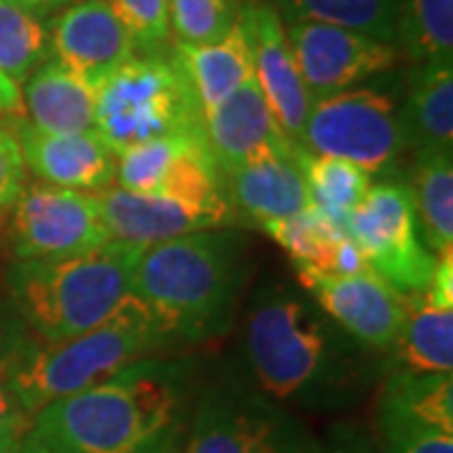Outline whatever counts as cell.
Instances as JSON below:
<instances>
[{
    "instance_id": "obj_1",
    "label": "cell",
    "mask_w": 453,
    "mask_h": 453,
    "mask_svg": "<svg viewBox=\"0 0 453 453\" xmlns=\"http://www.w3.org/2000/svg\"><path fill=\"white\" fill-rule=\"evenodd\" d=\"M189 365L144 357L31 416L26 453H179L189 426Z\"/></svg>"
},
{
    "instance_id": "obj_2",
    "label": "cell",
    "mask_w": 453,
    "mask_h": 453,
    "mask_svg": "<svg viewBox=\"0 0 453 453\" xmlns=\"http://www.w3.org/2000/svg\"><path fill=\"white\" fill-rule=\"evenodd\" d=\"M244 348L259 390L315 411L345 405L371 380V348L290 285H273L247 312Z\"/></svg>"
},
{
    "instance_id": "obj_3",
    "label": "cell",
    "mask_w": 453,
    "mask_h": 453,
    "mask_svg": "<svg viewBox=\"0 0 453 453\" xmlns=\"http://www.w3.org/2000/svg\"><path fill=\"white\" fill-rule=\"evenodd\" d=\"M250 275L237 229H204L142 250L131 295L142 300L169 348L225 335Z\"/></svg>"
},
{
    "instance_id": "obj_4",
    "label": "cell",
    "mask_w": 453,
    "mask_h": 453,
    "mask_svg": "<svg viewBox=\"0 0 453 453\" xmlns=\"http://www.w3.org/2000/svg\"><path fill=\"white\" fill-rule=\"evenodd\" d=\"M142 250L111 240L71 257L13 262L11 303L41 342L81 335L129 297Z\"/></svg>"
},
{
    "instance_id": "obj_5",
    "label": "cell",
    "mask_w": 453,
    "mask_h": 453,
    "mask_svg": "<svg viewBox=\"0 0 453 453\" xmlns=\"http://www.w3.org/2000/svg\"><path fill=\"white\" fill-rule=\"evenodd\" d=\"M169 348L149 310L129 295L96 327L56 342H31L11 368L5 386L20 408L35 416L41 408L91 388L131 363Z\"/></svg>"
},
{
    "instance_id": "obj_6",
    "label": "cell",
    "mask_w": 453,
    "mask_h": 453,
    "mask_svg": "<svg viewBox=\"0 0 453 453\" xmlns=\"http://www.w3.org/2000/svg\"><path fill=\"white\" fill-rule=\"evenodd\" d=\"M187 129H202V109L162 53L131 56L96 88L94 131L113 154Z\"/></svg>"
},
{
    "instance_id": "obj_7",
    "label": "cell",
    "mask_w": 453,
    "mask_h": 453,
    "mask_svg": "<svg viewBox=\"0 0 453 453\" xmlns=\"http://www.w3.org/2000/svg\"><path fill=\"white\" fill-rule=\"evenodd\" d=\"M303 146L356 164L371 177H390L411 149L403 101L383 86H353L312 101Z\"/></svg>"
},
{
    "instance_id": "obj_8",
    "label": "cell",
    "mask_w": 453,
    "mask_h": 453,
    "mask_svg": "<svg viewBox=\"0 0 453 453\" xmlns=\"http://www.w3.org/2000/svg\"><path fill=\"white\" fill-rule=\"evenodd\" d=\"M184 453H315L318 441L285 405L240 386H214L192 408Z\"/></svg>"
},
{
    "instance_id": "obj_9",
    "label": "cell",
    "mask_w": 453,
    "mask_h": 453,
    "mask_svg": "<svg viewBox=\"0 0 453 453\" xmlns=\"http://www.w3.org/2000/svg\"><path fill=\"white\" fill-rule=\"evenodd\" d=\"M345 226L365 265L401 297L426 290L436 257L423 242L413 195L405 181H372Z\"/></svg>"
},
{
    "instance_id": "obj_10",
    "label": "cell",
    "mask_w": 453,
    "mask_h": 453,
    "mask_svg": "<svg viewBox=\"0 0 453 453\" xmlns=\"http://www.w3.org/2000/svg\"><path fill=\"white\" fill-rule=\"evenodd\" d=\"M5 219L13 262L71 257L111 242L96 195L43 181L28 184Z\"/></svg>"
},
{
    "instance_id": "obj_11",
    "label": "cell",
    "mask_w": 453,
    "mask_h": 453,
    "mask_svg": "<svg viewBox=\"0 0 453 453\" xmlns=\"http://www.w3.org/2000/svg\"><path fill=\"white\" fill-rule=\"evenodd\" d=\"M285 33L312 101L388 73L401 61L393 43L330 23L295 20Z\"/></svg>"
},
{
    "instance_id": "obj_12",
    "label": "cell",
    "mask_w": 453,
    "mask_h": 453,
    "mask_svg": "<svg viewBox=\"0 0 453 453\" xmlns=\"http://www.w3.org/2000/svg\"><path fill=\"white\" fill-rule=\"evenodd\" d=\"M297 280L325 315L372 353H388L405 320V303L372 270L335 275L295 267Z\"/></svg>"
},
{
    "instance_id": "obj_13",
    "label": "cell",
    "mask_w": 453,
    "mask_h": 453,
    "mask_svg": "<svg viewBox=\"0 0 453 453\" xmlns=\"http://www.w3.org/2000/svg\"><path fill=\"white\" fill-rule=\"evenodd\" d=\"M240 20L252 50V81L257 83L259 94L285 136L295 144H303L312 98L295 64L285 20L277 16L273 5L265 3L242 5Z\"/></svg>"
},
{
    "instance_id": "obj_14",
    "label": "cell",
    "mask_w": 453,
    "mask_h": 453,
    "mask_svg": "<svg viewBox=\"0 0 453 453\" xmlns=\"http://www.w3.org/2000/svg\"><path fill=\"white\" fill-rule=\"evenodd\" d=\"M131 56H136L134 41L109 0H73L50 18V61L91 88H98Z\"/></svg>"
},
{
    "instance_id": "obj_15",
    "label": "cell",
    "mask_w": 453,
    "mask_h": 453,
    "mask_svg": "<svg viewBox=\"0 0 453 453\" xmlns=\"http://www.w3.org/2000/svg\"><path fill=\"white\" fill-rule=\"evenodd\" d=\"M96 196L111 240L136 247H149L192 232L225 229L234 225V217L225 211L207 210L192 202L154 192L142 195L111 187L106 192H98Z\"/></svg>"
},
{
    "instance_id": "obj_16",
    "label": "cell",
    "mask_w": 453,
    "mask_h": 453,
    "mask_svg": "<svg viewBox=\"0 0 453 453\" xmlns=\"http://www.w3.org/2000/svg\"><path fill=\"white\" fill-rule=\"evenodd\" d=\"M202 129L222 174L262 157L290 154L297 146L280 129L255 81L202 113Z\"/></svg>"
},
{
    "instance_id": "obj_17",
    "label": "cell",
    "mask_w": 453,
    "mask_h": 453,
    "mask_svg": "<svg viewBox=\"0 0 453 453\" xmlns=\"http://www.w3.org/2000/svg\"><path fill=\"white\" fill-rule=\"evenodd\" d=\"M16 136L26 166L43 184L98 195L111 189L116 154L96 131L83 134H49L18 121Z\"/></svg>"
},
{
    "instance_id": "obj_18",
    "label": "cell",
    "mask_w": 453,
    "mask_h": 453,
    "mask_svg": "<svg viewBox=\"0 0 453 453\" xmlns=\"http://www.w3.org/2000/svg\"><path fill=\"white\" fill-rule=\"evenodd\" d=\"M225 184L234 211H242L259 226L312 207L308 184L295 164V149L290 154L262 157L226 172Z\"/></svg>"
},
{
    "instance_id": "obj_19",
    "label": "cell",
    "mask_w": 453,
    "mask_h": 453,
    "mask_svg": "<svg viewBox=\"0 0 453 453\" xmlns=\"http://www.w3.org/2000/svg\"><path fill=\"white\" fill-rule=\"evenodd\" d=\"M378 428L386 441L418 431L453 434L451 372L388 371L378 398Z\"/></svg>"
},
{
    "instance_id": "obj_20",
    "label": "cell",
    "mask_w": 453,
    "mask_h": 453,
    "mask_svg": "<svg viewBox=\"0 0 453 453\" xmlns=\"http://www.w3.org/2000/svg\"><path fill=\"white\" fill-rule=\"evenodd\" d=\"M169 58L192 88L202 113L252 81V50L242 20H237L234 28L219 41L177 43Z\"/></svg>"
},
{
    "instance_id": "obj_21",
    "label": "cell",
    "mask_w": 453,
    "mask_h": 453,
    "mask_svg": "<svg viewBox=\"0 0 453 453\" xmlns=\"http://www.w3.org/2000/svg\"><path fill=\"white\" fill-rule=\"evenodd\" d=\"M262 229L288 252L295 267H310L335 275H356L371 270L356 242L350 240L348 226L315 207H308L288 219L267 222Z\"/></svg>"
},
{
    "instance_id": "obj_22",
    "label": "cell",
    "mask_w": 453,
    "mask_h": 453,
    "mask_svg": "<svg viewBox=\"0 0 453 453\" xmlns=\"http://www.w3.org/2000/svg\"><path fill=\"white\" fill-rule=\"evenodd\" d=\"M23 101L35 129L49 134H83L94 131L96 119V88L65 71L56 61L35 68L23 83Z\"/></svg>"
},
{
    "instance_id": "obj_23",
    "label": "cell",
    "mask_w": 453,
    "mask_h": 453,
    "mask_svg": "<svg viewBox=\"0 0 453 453\" xmlns=\"http://www.w3.org/2000/svg\"><path fill=\"white\" fill-rule=\"evenodd\" d=\"M403 119L413 151H453V61L413 65Z\"/></svg>"
},
{
    "instance_id": "obj_24",
    "label": "cell",
    "mask_w": 453,
    "mask_h": 453,
    "mask_svg": "<svg viewBox=\"0 0 453 453\" xmlns=\"http://www.w3.org/2000/svg\"><path fill=\"white\" fill-rule=\"evenodd\" d=\"M405 320L388 350V371L451 372L453 310L436 308L423 292L403 297Z\"/></svg>"
},
{
    "instance_id": "obj_25",
    "label": "cell",
    "mask_w": 453,
    "mask_h": 453,
    "mask_svg": "<svg viewBox=\"0 0 453 453\" xmlns=\"http://www.w3.org/2000/svg\"><path fill=\"white\" fill-rule=\"evenodd\" d=\"M411 195L426 247L434 257L453 252V151H416Z\"/></svg>"
},
{
    "instance_id": "obj_26",
    "label": "cell",
    "mask_w": 453,
    "mask_h": 453,
    "mask_svg": "<svg viewBox=\"0 0 453 453\" xmlns=\"http://www.w3.org/2000/svg\"><path fill=\"white\" fill-rule=\"evenodd\" d=\"M295 164L308 184L312 207L342 225L363 202V196L368 195L372 184V177L365 169L345 159L315 154L303 144L295 146Z\"/></svg>"
},
{
    "instance_id": "obj_27",
    "label": "cell",
    "mask_w": 453,
    "mask_h": 453,
    "mask_svg": "<svg viewBox=\"0 0 453 453\" xmlns=\"http://www.w3.org/2000/svg\"><path fill=\"white\" fill-rule=\"evenodd\" d=\"M277 16L288 23L318 20L365 33L395 46V28L403 0H275Z\"/></svg>"
},
{
    "instance_id": "obj_28",
    "label": "cell",
    "mask_w": 453,
    "mask_h": 453,
    "mask_svg": "<svg viewBox=\"0 0 453 453\" xmlns=\"http://www.w3.org/2000/svg\"><path fill=\"white\" fill-rule=\"evenodd\" d=\"M50 58V18L0 0V71L20 86Z\"/></svg>"
},
{
    "instance_id": "obj_29",
    "label": "cell",
    "mask_w": 453,
    "mask_h": 453,
    "mask_svg": "<svg viewBox=\"0 0 453 453\" xmlns=\"http://www.w3.org/2000/svg\"><path fill=\"white\" fill-rule=\"evenodd\" d=\"M395 49L408 61H453V0H403Z\"/></svg>"
},
{
    "instance_id": "obj_30",
    "label": "cell",
    "mask_w": 453,
    "mask_h": 453,
    "mask_svg": "<svg viewBox=\"0 0 453 453\" xmlns=\"http://www.w3.org/2000/svg\"><path fill=\"white\" fill-rule=\"evenodd\" d=\"M199 131L204 129L177 131V134H169L162 139H151V142L119 151L116 154V174H113L116 187L127 189V192H142V195L159 192L179 149L192 134H199Z\"/></svg>"
},
{
    "instance_id": "obj_31",
    "label": "cell",
    "mask_w": 453,
    "mask_h": 453,
    "mask_svg": "<svg viewBox=\"0 0 453 453\" xmlns=\"http://www.w3.org/2000/svg\"><path fill=\"white\" fill-rule=\"evenodd\" d=\"M240 0H169V33L177 43H211L240 20Z\"/></svg>"
},
{
    "instance_id": "obj_32",
    "label": "cell",
    "mask_w": 453,
    "mask_h": 453,
    "mask_svg": "<svg viewBox=\"0 0 453 453\" xmlns=\"http://www.w3.org/2000/svg\"><path fill=\"white\" fill-rule=\"evenodd\" d=\"M142 53H162L169 38V0H109Z\"/></svg>"
},
{
    "instance_id": "obj_33",
    "label": "cell",
    "mask_w": 453,
    "mask_h": 453,
    "mask_svg": "<svg viewBox=\"0 0 453 453\" xmlns=\"http://www.w3.org/2000/svg\"><path fill=\"white\" fill-rule=\"evenodd\" d=\"M28 187V166L20 151L16 127L0 124V222L11 214Z\"/></svg>"
},
{
    "instance_id": "obj_34",
    "label": "cell",
    "mask_w": 453,
    "mask_h": 453,
    "mask_svg": "<svg viewBox=\"0 0 453 453\" xmlns=\"http://www.w3.org/2000/svg\"><path fill=\"white\" fill-rule=\"evenodd\" d=\"M31 333L13 303H0V383H5L16 360L31 345Z\"/></svg>"
},
{
    "instance_id": "obj_35",
    "label": "cell",
    "mask_w": 453,
    "mask_h": 453,
    "mask_svg": "<svg viewBox=\"0 0 453 453\" xmlns=\"http://www.w3.org/2000/svg\"><path fill=\"white\" fill-rule=\"evenodd\" d=\"M386 453H453V434L443 431H418L386 441Z\"/></svg>"
},
{
    "instance_id": "obj_36",
    "label": "cell",
    "mask_w": 453,
    "mask_h": 453,
    "mask_svg": "<svg viewBox=\"0 0 453 453\" xmlns=\"http://www.w3.org/2000/svg\"><path fill=\"white\" fill-rule=\"evenodd\" d=\"M315 453H375L371 441L356 428H335L325 441H318Z\"/></svg>"
},
{
    "instance_id": "obj_37",
    "label": "cell",
    "mask_w": 453,
    "mask_h": 453,
    "mask_svg": "<svg viewBox=\"0 0 453 453\" xmlns=\"http://www.w3.org/2000/svg\"><path fill=\"white\" fill-rule=\"evenodd\" d=\"M26 423H31V416L20 408L11 388L0 383V431L13 428V426H26Z\"/></svg>"
},
{
    "instance_id": "obj_38",
    "label": "cell",
    "mask_w": 453,
    "mask_h": 453,
    "mask_svg": "<svg viewBox=\"0 0 453 453\" xmlns=\"http://www.w3.org/2000/svg\"><path fill=\"white\" fill-rule=\"evenodd\" d=\"M20 106H23L20 86H16L0 71V113H18Z\"/></svg>"
},
{
    "instance_id": "obj_39",
    "label": "cell",
    "mask_w": 453,
    "mask_h": 453,
    "mask_svg": "<svg viewBox=\"0 0 453 453\" xmlns=\"http://www.w3.org/2000/svg\"><path fill=\"white\" fill-rule=\"evenodd\" d=\"M28 431V423L26 426H13V428H5L0 431V453H23V438Z\"/></svg>"
},
{
    "instance_id": "obj_40",
    "label": "cell",
    "mask_w": 453,
    "mask_h": 453,
    "mask_svg": "<svg viewBox=\"0 0 453 453\" xmlns=\"http://www.w3.org/2000/svg\"><path fill=\"white\" fill-rule=\"evenodd\" d=\"M18 5H26V8H31L35 13H43V16H50V13H56V11H64L65 5H71L73 0H13Z\"/></svg>"
},
{
    "instance_id": "obj_41",
    "label": "cell",
    "mask_w": 453,
    "mask_h": 453,
    "mask_svg": "<svg viewBox=\"0 0 453 453\" xmlns=\"http://www.w3.org/2000/svg\"><path fill=\"white\" fill-rule=\"evenodd\" d=\"M23 453H26V451H23Z\"/></svg>"
}]
</instances>
